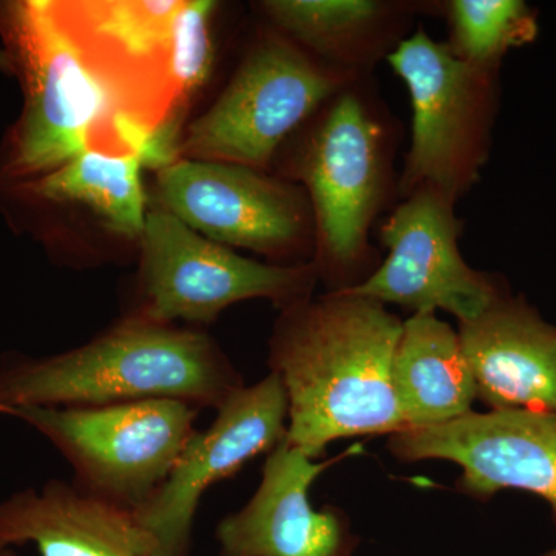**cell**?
<instances>
[{"mask_svg":"<svg viewBox=\"0 0 556 556\" xmlns=\"http://www.w3.org/2000/svg\"><path fill=\"white\" fill-rule=\"evenodd\" d=\"M402 327L382 303L345 291L281 311L269 367L287 391L295 448L316 460L339 439L407 428L391 376Z\"/></svg>","mask_w":556,"mask_h":556,"instance_id":"1","label":"cell"},{"mask_svg":"<svg viewBox=\"0 0 556 556\" xmlns=\"http://www.w3.org/2000/svg\"><path fill=\"white\" fill-rule=\"evenodd\" d=\"M243 378L204 332L130 316L86 345L0 362V415L16 407H104L177 399L217 409Z\"/></svg>","mask_w":556,"mask_h":556,"instance_id":"2","label":"cell"},{"mask_svg":"<svg viewBox=\"0 0 556 556\" xmlns=\"http://www.w3.org/2000/svg\"><path fill=\"white\" fill-rule=\"evenodd\" d=\"M362 80L321 105L294 167L313 208L314 265L331 292L356 288L375 273L368 230L394 186L393 126Z\"/></svg>","mask_w":556,"mask_h":556,"instance_id":"3","label":"cell"},{"mask_svg":"<svg viewBox=\"0 0 556 556\" xmlns=\"http://www.w3.org/2000/svg\"><path fill=\"white\" fill-rule=\"evenodd\" d=\"M7 33L25 84V109L9 170L16 177L47 175L86 150L121 112L115 94L93 68L62 21L56 2L9 7Z\"/></svg>","mask_w":556,"mask_h":556,"instance_id":"4","label":"cell"},{"mask_svg":"<svg viewBox=\"0 0 556 556\" xmlns=\"http://www.w3.org/2000/svg\"><path fill=\"white\" fill-rule=\"evenodd\" d=\"M200 412L177 399H148L104 407H16L2 416L49 439L80 493L135 514L169 477L197 433Z\"/></svg>","mask_w":556,"mask_h":556,"instance_id":"5","label":"cell"},{"mask_svg":"<svg viewBox=\"0 0 556 556\" xmlns=\"http://www.w3.org/2000/svg\"><path fill=\"white\" fill-rule=\"evenodd\" d=\"M412 98V148L399 192L433 189L452 201L468 192L484 166L495 90L493 70L460 60L448 42L420 28L387 58Z\"/></svg>","mask_w":556,"mask_h":556,"instance_id":"6","label":"cell"},{"mask_svg":"<svg viewBox=\"0 0 556 556\" xmlns=\"http://www.w3.org/2000/svg\"><path fill=\"white\" fill-rule=\"evenodd\" d=\"M356 79L313 60L287 36H266L190 124L182 156L263 169L292 131Z\"/></svg>","mask_w":556,"mask_h":556,"instance_id":"7","label":"cell"},{"mask_svg":"<svg viewBox=\"0 0 556 556\" xmlns=\"http://www.w3.org/2000/svg\"><path fill=\"white\" fill-rule=\"evenodd\" d=\"M141 241L142 303L135 316L159 324L207 325L251 299L273 300L283 311L311 299L318 280L314 263L255 262L206 239L164 208L148 212Z\"/></svg>","mask_w":556,"mask_h":556,"instance_id":"8","label":"cell"},{"mask_svg":"<svg viewBox=\"0 0 556 556\" xmlns=\"http://www.w3.org/2000/svg\"><path fill=\"white\" fill-rule=\"evenodd\" d=\"M215 412L211 427L197 430L166 481L134 514L155 541L153 556H189L204 493L288 438L287 391L274 372L240 388Z\"/></svg>","mask_w":556,"mask_h":556,"instance_id":"9","label":"cell"},{"mask_svg":"<svg viewBox=\"0 0 556 556\" xmlns=\"http://www.w3.org/2000/svg\"><path fill=\"white\" fill-rule=\"evenodd\" d=\"M455 201L433 189L405 197L380 228L387 258L350 294L417 313L444 309L459 324L475 320L503 299L485 274L460 255Z\"/></svg>","mask_w":556,"mask_h":556,"instance_id":"10","label":"cell"},{"mask_svg":"<svg viewBox=\"0 0 556 556\" xmlns=\"http://www.w3.org/2000/svg\"><path fill=\"white\" fill-rule=\"evenodd\" d=\"M159 195L164 211L225 247L287 254L316 230L299 190L240 164L174 161L160 170Z\"/></svg>","mask_w":556,"mask_h":556,"instance_id":"11","label":"cell"},{"mask_svg":"<svg viewBox=\"0 0 556 556\" xmlns=\"http://www.w3.org/2000/svg\"><path fill=\"white\" fill-rule=\"evenodd\" d=\"M388 450L402 463L452 460L463 467L460 492L477 500L501 490L541 496L556 525V412H471L442 426L391 434Z\"/></svg>","mask_w":556,"mask_h":556,"instance_id":"12","label":"cell"},{"mask_svg":"<svg viewBox=\"0 0 556 556\" xmlns=\"http://www.w3.org/2000/svg\"><path fill=\"white\" fill-rule=\"evenodd\" d=\"M181 0L56 2L62 21L118 101L119 110L177 137L167 53Z\"/></svg>","mask_w":556,"mask_h":556,"instance_id":"13","label":"cell"},{"mask_svg":"<svg viewBox=\"0 0 556 556\" xmlns=\"http://www.w3.org/2000/svg\"><path fill=\"white\" fill-rule=\"evenodd\" d=\"M342 457L316 463L288 438L266 457L257 492L218 522V556H353L361 538L345 511L317 510L311 486Z\"/></svg>","mask_w":556,"mask_h":556,"instance_id":"14","label":"cell"},{"mask_svg":"<svg viewBox=\"0 0 556 556\" xmlns=\"http://www.w3.org/2000/svg\"><path fill=\"white\" fill-rule=\"evenodd\" d=\"M477 397L492 409L556 412V328L500 299L457 329Z\"/></svg>","mask_w":556,"mask_h":556,"instance_id":"15","label":"cell"},{"mask_svg":"<svg viewBox=\"0 0 556 556\" xmlns=\"http://www.w3.org/2000/svg\"><path fill=\"white\" fill-rule=\"evenodd\" d=\"M24 544H33L39 556H153L156 548L131 511L61 479L0 503V554Z\"/></svg>","mask_w":556,"mask_h":556,"instance_id":"16","label":"cell"},{"mask_svg":"<svg viewBox=\"0 0 556 556\" xmlns=\"http://www.w3.org/2000/svg\"><path fill=\"white\" fill-rule=\"evenodd\" d=\"M391 376L407 428L452 422L471 413L477 399L459 334L434 313L413 314L404 321Z\"/></svg>","mask_w":556,"mask_h":556,"instance_id":"17","label":"cell"},{"mask_svg":"<svg viewBox=\"0 0 556 556\" xmlns=\"http://www.w3.org/2000/svg\"><path fill=\"white\" fill-rule=\"evenodd\" d=\"M278 30L303 43L329 67L364 78L376 61L390 56L405 20L396 3L376 0H273L262 3Z\"/></svg>","mask_w":556,"mask_h":556,"instance_id":"18","label":"cell"},{"mask_svg":"<svg viewBox=\"0 0 556 556\" xmlns=\"http://www.w3.org/2000/svg\"><path fill=\"white\" fill-rule=\"evenodd\" d=\"M142 167L131 153L93 148L43 175L30 188L40 199L90 208L121 236L141 239L148 219Z\"/></svg>","mask_w":556,"mask_h":556,"instance_id":"19","label":"cell"},{"mask_svg":"<svg viewBox=\"0 0 556 556\" xmlns=\"http://www.w3.org/2000/svg\"><path fill=\"white\" fill-rule=\"evenodd\" d=\"M448 20L452 50L486 70H495L508 49L529 42L536 33L532 14L518 0H453Z\"/></svg>","mask_w":556,"mask_h":556,"instance_id":"20","label":"cell"},{"mask_svg":"<svg viewBox=\"0 0 556 556\" xmlns=\"http://www.w3.org/2000/svg\"><path fill=\"white\" fill-rule=\"evenodd\" d=\"M215 9L217 3L207 0H181L172 22L167 73L179 115L211 72V22Z\"/></svg>","mask_w":556,"mask_h":556,"instance_id":"21","label":"cell"},{"mask_svg":"<svg viewBox=\"0 0 556 556\" xmlns=\"http://www.w3.org/2000/svg\"><path fill=\"white\" fill-rule=\"evenodd\" d=\"M14 68L13 60H11L10 53L7 51H0V70H5V72H10V70Z\"/></svg>","mask_w":556,"mask_h":556,"instance_id":"22","label":"cell"},{"mask_svg":"<svg viewBox=\"0 0 556 556\" xmlns=\"http://www.w3.org/2000/svg\"><path fill=\"white\" fill-rule=\"evenodd\" d=\"M0 556H16V555H14V552H11L9 548V551L2 552V554H0Z\"/></svg>","mask_w":556,"mask_h":556,"instance_id":"23","label":"cell"}]
</instances>
